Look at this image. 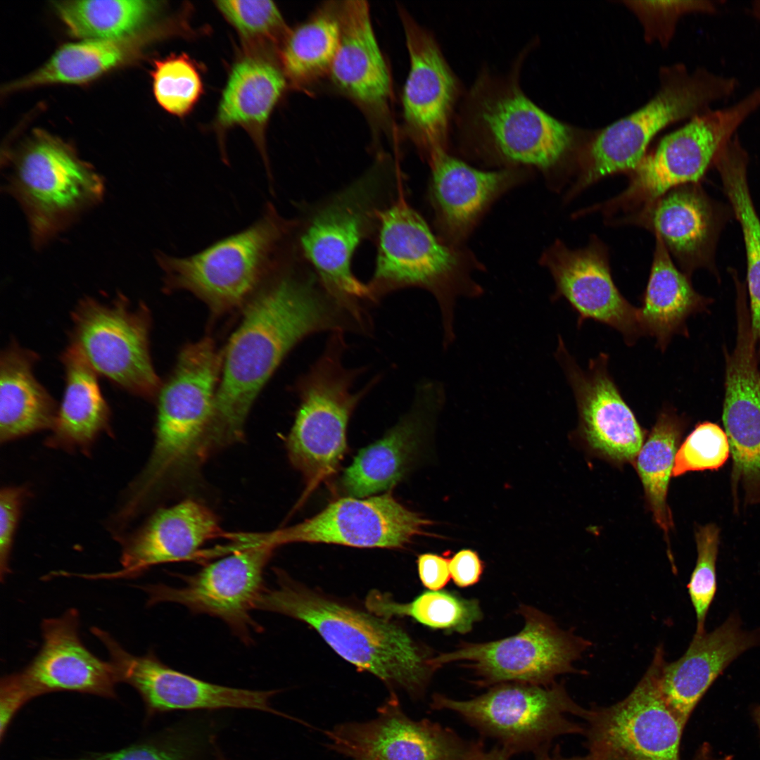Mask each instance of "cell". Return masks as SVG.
Here are the masks:
<instances>
[{"mask_svg": "<svg viewBox=\"0 0 760 760\" xmlns=\"http://www.w3.org/2000/svg\"><path fill=\"white\" fill-rule=\"evenodd\" d=\"M555 283L554 298H564L578 315V326L592 319L619 331L628 345L643 335L638 308L621 294L612 277L608 249L592 237L584 248L555 242L542 258Z\"/></svg>", "mask_w": 760, "mask_h": 760, "instance_id": "obj_23", "label": "cell"}, {"mask_svg": "<svg viewBox=\"0 0 760 760\" xmlns=\"http://www.w3.org/2000/svg\"><path fill=\"white\" fill-rule=\"evenodd\" d=\"M27 495L23 487L9 486L0 493V571L4 581L10 572L9 559L23 505Z\"/></svg>", "mask_w": 760, "mask_h": 760, "instance_id": "obj_47", "label": "cell"}, {"mask_svg": "<svg viewBox=\"0 0 760 760\" xmlns=\"http://www.w3.org/2000/svg\"><path fill=\"white\" fill-rule=\"evenodd\" d=\"M286 84L281 68L261 56H246L232 67L223 89L217 121L223 128L241 126L256 143L267 167L264 129Z\"/></svg>", "mask_w": 760, "mask_h": 760, "instance_id": "obj_33", "label": "cell"}, {"mask_svg": "<svg viewBox=\"0 0 760 760\" xmlns=\"http://www.w3.org/2000/svg\"><path fill=\"white\" fill-rule=\"evenodd\" d=\"M156 34L154 28L148 27L122 38L82 39L64 44L42 66L6 89L87 82L138 56Z\"/></svg>", "mask_w": 760, "mask_h": 760, "instance_id": "obj_34", "label": "cell"}, {"mask_svg": "<svg viewBox=\"0 0 760 760\" xmlns=\"http://www.w3.org/2000/svg\"><path fill=\"white\" fill-rule=\"evenodd\" d=\"M512 754L500 746L490 750H486L481 742L478 741L476 747L464 760H509Z\"/></svg>", "mask_w": 760, "mask_h": 760, "instance_id": "obj_50", "label": "cell"}, {"mask_svg": "<svg viewBox=\"0 0 760 760\" xmlns=\"http://www.w3.org/2000/svg\"><path fill=\"white\" fill-rule=\"evenodd\" d=\"M341 34L340 4H326L291 30L279 49L281 69L298 87L318 81L329 71Z\"/></svg>", "mask_w": 760, "mask_h": 760, "instance_id": "obj_36", "label": "cell"}, {"mask_svg": "<svg viewBox=\"0 0 760 760\" xmlns=\"http://www.w3.org/2000/svg\"><path fill=\"white\" fill-rule=\"evenodd\" d=\"M213 740L210 723L196 718L181 721L113 751L49 760H203Z\"/></svg>", "mask_w": 760, "mask_h": 760, "instance_id": "obj_40", "label": "cell"}, {"mask_svg": "<svg viewBox=\"0 0 760 760\" xmlns=\"http://www.w3.org/2000/svg\"><path fill=\"white\" fill-rule=\"evenodd\" d=\"M79 614L71 609L42 623V645L32 661L16 673L30 699L56 692L117 697L112 664L92 654L79 635Z\"/></svg>", "mask_w": 760, "mask_h": 760, "instance_id": "obj_24", "label": "cell"}, {"mask_svg": "<svg viewBox=\"0 0 760 760\" xmlns=\"http://www.w3.org/2000/svg\"><path fill=\"white\" fill-rule=\"evenodd\" d=\"M517 612L524 625L516 635L487 642H462L454 651L431 657V666L436 670L462 661L483 686L510 682L548 685L557 676L575 672L573 664L590 642L560 628L536 608L521 604Z\"/></svg>", "mask_w": 760, "mask_h": 760, "instance_id": "obj_12", "label": "cell"}, {"mask_svg": "<svg viewBox=\"0 0 760 760\" xmlns=\"http://www.w3.org/2000/svg\"><path fill=\"white\" fill-rule=\"evenodd\" d=\"M645 227L658 235L688 276L713 265L721 211L697 183L676 187L647 208L615 221Z\"/></svg>", "mask_w": 760, "mask_h": 760, "instance_id": "obj_26", "label": "cell"}, {"mask_svg": "<svg viewBox=\"0 0 760 760\" xmlns=\"http://www.w3.org/2000/svg\"><path fill=\"white\" fill-rule=\"evenodd\" d=\"M6 188L23 208L33 241L42 246L98 203L103 180L67 146L40 136L21 151Z\"/></svg>", "mask_w": 760, "mask_h": 760, "instance_id": "obj_11", "label": "cell"}, {"mask_svg": "<svg viewBox=\"0 0 760 760\" xmlns=\"http://www.w3.org/2000/svg\"><path fill=\"white\" fill-rule=\"evenodd\" d=\"M289 224L270 205L253 224L186 257L158 253L169 289L189 291L215 312L241 304L277 268Z\"/></svg>", "mask_w": 760, "mask_h": 760, "instance_id": "obj_9", "label": "cell"}, {"mask_svg": "<svg viewBox=\"0 0 760 760\" xmlns=\"http://www.w3.org/2000/svg\"><path fill=\"white\" fill-rule=\"evenodd\" d=\"M399 11L410 64L402 94L404 125L429 160L448 151L462 87L433 34L405 9Z\"/></svg>", "mask_w": 760, "mask_h": 760, "instance_id": "obj_18", "label": "cell"}, {"mask_svg": "<svg viewBox=\"0 0 760 760\" xmlns=\"http://www.w3.org/2000/svg\"><path fill=\"white\" fill-rule=\"evenodd\" d=\"M750 322L737 319L735 347L726 356L723 422L732 455L733 496L760 505V370Z\"/></svg>", "mask_w": 760, "mask_h": 760, "instance_id": "obj_22", "label": "cell"}, {"mask_svg": "<svg viewBox=\"0 0 760 760\" xmlns=\"http://www.w3.org/2000/svg\"><path fill=\"white\" fill-rule=\"evenodd\" d=\"M379 180L371 172L338 194L316 212L300 239L303 255L327 290L359 312L367 311L369 291L353 274L351 260L377 216L373 201Z\"/></svg>", "mask_w": 760, "mask_h": 760, "instance_id": "obj_16", "label": "cell"}, {"mask_svg": "<svg viewBox=\"0 0 760 760\" xmlns=\"http://www.w3.org/2000/svg\"><path fill=\"white\" fill-rule=\"evenodd\" d=\"M341 34L329 77L334 84L371 116L389 114L392 82L365 1L340 4Z\"/></svg>", "mask_w": 760, "mask_h": 760, "instance_id": "obj_28", "label": "cell"}, {"mask_svg": "<svg viewBox=\"0 0 760 760\" xmlns=\"http://www.w3.org/2000/svg\"><path fill=\"white\" fill-rule=\"evenodd\" d=\"M410 412L381 439L362 448L346 469L341 483L350 497L364 498L391 489L404 476L422 431L446 400L444 385L418 384Z\"/></svg>", "mask_w": 760, "mask_h": 760, "instance_id": "obj_27", "label": "cell"}, {"mask_svg": "<svg viewBox=\"0 0 760 760\" xmlns=\"http://www.w3.org/2000/svg\"><path fill=\"white\" fill-rule=\"evenodd\" d=\"M344 335L331 333L322 354L296 386L299 405L286 445L292 465L305 480L303 499L336 472L346 450L350 417L379 379L353 391L363 370L344 365Z\"/></svg>", "mask_w": 760, "mask_h": 760, "instance_id": "obj_6", "label": "cell"}, {"mask_svg": "<svg viewBox=\"0 0 760 760\" xmlns=\"http://www.w3.org/2000/svg\"><path fill=\"white\" fill-rule=\"evenodd\" d=\"M555 355L572 388L588 445L615 462L633 461L644 443V432L608 372V355L600 354L583 370L561 336Z\"/></svg>", "mask_w": 760, "mask_h": 760, "instance_id": "obj_21", "label": "cell"}, {"mask_svg": "<svg viewBox=\"0 0 760 760\" xmlns=\"http://www.w3.org/2000/svg\"><path fill=\"white\" fill-rule=\"evenodd\" d=\"M430 524L387 493L367 498H341L300 524L262 535L276 548L300 542L400 548L423 534Z\"/></svg>", "mask_w": 760, "mask_h": 760, "instance_id": "obj_20", "label": "cell"}, {"mask_svg": "<svg viewBox=\"0 0 760 760\" xmlns=\"http://www.w3.org/2000/svg\"><path fill=\"white\" fill-rule=\"evenodd\" d=\"M277 585L265 588L255 609L288 616L312 627L342 658L390 688L422 695L431 673L430 659L410 635L388 619L340 602L275 569Z\"/></svg>", "mask_w": 760, "mask_h": 760, "instance_id": "obj_2", "label": "cell"}, {"mask_svg": "<svg viewBox=\"0 0 760 760\" xmlns=\"http://www.w3.org/2000/svg\"><path fill=\"white\" fill-rule=\"evenodd\" d=\"M692 760H733L732 755H716L711 745L703 742L697 749Z\"/></svg>", "mask_w": 760, "mask_h": 760, "instance_id": "obj_51", "label": "cell"}, {"mask_svg": "<svg viewBox=\"0 0 760 760\" xmlns=\"http://www.w3.org/2000/svg\"><path fill=\"white\" fill-rule=\"evenodd\" d=\"M760 646V628L743 630L737 614L730 615L714 631L695 633L678 659L666 661L660 676L662 696L686 725L707 690L737 657Z\"/></svg>", "mask_w": 760, "mask_h": 760, "instance_id": "obj_29", "label": "cell"}, {"mask_svg": "<svg viewBox=\"0 0 760 760\" xmlns=\"http://www.w3.org/2000/svg\"><path fill=\"white\" fill-rule=\"evenodd\" d=\"M70 344L96 372L125 391L151 398L160 380L149 350L151 316L122 295L110 303L85 298L72 313Z\"/></svg>", "mask_w": 760, "mask_h": 760, "instance_id": "obj_14", "label": "cell"}, {"mask_svg": "<svg viewBox=\"0 0 760 760\" xmlns=\"http://www.w3.org/2000/svg\"><path fill=\"white\" fill-rule=\"evenodd\" d=\"M152 78L156 101L165 111L176 116L189 113L203 94L201 74L184 53L156 61Z\"/></svg>", "mask_w": 760, "mask_h": 760, "instance_id": "obj_42", "label": "cell"}, {"mask_svg": "<svg viewBox=\"0 0 760 760\" xmlns=\"http://www.w3.org/2000/svg\"><path fill=\"white\" fill-rule=\"evenodd\" d=\"M654 236L652 264L638 317L642 334L654 337L664 351L673 335L686 331V319L702 310L706 299L694 290L688 276L676 267L660 237Z\"/></svg>", "mask_w": 760, "mask_h": 760, "instance_id": "obj_35", "label": "cell"}, {"mask_svg": "<svg viewBox=\"0 0 760 760\" xmlns=\"http://www.w3.org/2000/svg\"><path fill=\"white\" fill-rule=\"evenodd\" d=\"M364 722L338 723L325 731L327 747L353 760H464L478 742L450 728L410 718L395 693Z\"/></svg>", "mask_w": 760, "mask_h": 760, "instance_id": "obj_19", "label": "cell"}, {"mask_svg": "<svg viewBox=\"0 0 760 760\" xmlns=\"http://www.w3.org/2000/svg\"><path fill=\"white\" fill-rule=\"evenodd\" d=\"M429 161L437 220L451 242L464 238L489 204L515 184L520 176L512 169L474 168L448 151L433 156Z\"/></svg>", "mask_w": 760, "mask_h": 760, "instance_id": "obj_30", "label": "cell"}, {"mask_svg": "<svg viewBox=\"0 0 760 760\" xmlns=\"http://www.w3.org/2000/svg\"><path fill=\"white\" fill-rule=\"evenodd\" d=\"M357 316L317 275L277 274L247 305L222 355L214 426L230 445L242 438L250 409L264 384L300 341L321 332L360 334Z\"/></svg>", "mask_w": 760, "mask_h": 760, "instance_id": "obj_1", "label": "cell"}, {"mask_svg": "<svg viewBox=\"0 0 760 760\" xmlns=\"http://www.w3.org/2000/svg\"><path fill=\"white\" fill-rule=\"evenodd\" d=\"M366 606L374 614L388 619L410 616L433 629L467 633L483 617L476 599H467L450 590H426L408 603H399L379 592H371Z\"/></svg>", "mask_w": 760, "mask_h": 760, "instance_id": "obj_39", "label": "cell"}, {"mask_svg": "<svg viewBox=\"0 0 760 760\" xmlns=\"http://www.w3.org/2000/svg\"><path fill=\"white\" fill-rule=\"evenodd\" d=\"M739 86L737 78L698 68L680 67L645 106L605 128L592 141L579 163L571 191L577 194L601 179L628 173L645 155L652 137L669 123L692 118L728 99Z\"/></svg>", "mask_w": 760, "mask_h": 760, "instance_id": "obj_7", "label": "cell"}, {"mask_svg": "<svg viewBox=\"0 0 760 760\" xmlns=\"http://www.w3.org/2000/svg\"><path fill=\"white\" fill-rule=\"evenodd\" d=\"M697 558L688 584V593L697 619V633L705 631L709 608L716 590V562L719 544V528L716 524L699 526L695 532Z\"/></svg>", "mask_w": 760, "mask_h": 760, "instance_id": "obj_44", "label": "cell"}, {"mask_svg": "<svg viewBox=\"0 0 760 760\" xmlns=\"http://www.w3.org/2000/svg\"><path fill=\"white\" fill-rule=\"evenodd\" d=\"M521 61L505 75L483 69L460 101L455 127L460 139L483 156L548 171L565 159L572 136L522 90Z\"/></svg>", "mask_w": 760, "mask_h": 760, "instance_id": "obj_4", "label": "cell"}, {"mask_svg": "<svg viewBox=\"0 0 760 760\" xmlns=\"http://www.w3.org/2000/svg\"><path fill=\"white\" fill-rule=\"evenodd\" d=\"M379 232L376 267L367 284L370 303L407 287L430 292L438 305L442 344L448 349L456 338L455 309L461 297L475 298L481 287L471 278L462 253L446 245L404 200L378 210Z\"/></svg>", "mask_w": 760, "mask_h": 760, "instance_id": "obj_5", "label": "cell"}, {"mask_svg": "<svg viewBox=\"0 0 760 760\" xmlns=\"http://www.w3.org/2000/svg\"><path fill=\"white\" fill-rule=\"evenodd\" d=\"M449 569L454 583L461 588H468L481 580L484 562L476 551L462 549L449 559Z\"/></svg>", "mask_w": 760, "mask_h": 760, "instance_id": "obj_48", "label": "cell"}, {"mask_svg": "<svg viewBox=\"0 0 760 760\" xmlns=\"http://www.w3.org/2000/svg\"><path fill=\"white\" fill-rule=\"evenodd\" d=\"M753 715H754L755 723H756L757 727H758L759 730V733H760V705L757 706L754 709Z\"/></svg>", "mask_w": 760, "mask_h": 760, "instance_id": "obj_54", "label": "cell"}, {"mask_svg": "<svg viewBox=\"0 0 760 760\" xmlns=\"http://www.w3.org/2000/svg\"><path fill=\"white\" fill-rule=\"evenodd\" d=\"M419 576L424 587L439 590L448 583L450 577L449 559L445 556L427 552L417 559Z\"/></svg>", "mask_w": 760, "mask_h": 760, "instance_id": "obj_49", "label": "cell"}, {"mask_svg": "<svg viewBox=\"0 0 760 760\" xmlns=\"http://www.w3.org/2000/svg\"><path fill=\"white\" fill-rule=\"evenodd\" d=\"M759 108V100L747 94L728 106L692 118L666 136L653 152L645 155L628 173L629 183L624 191L578 215L598 211L611 220L623 214L618 220L647 208L676 187L697 183L723 146Z\"/></svg>", "mask_w": 760, "mask_h": 760, "instance_id": "obj_8", "label": "cell"}, {"mask_svg": "<svg viewBox=\"0 0 760 760\" xmlns=\"http://www.w3.org/2000/svg\"><path fill=\"white\" fill-rule=\"evenodd\" d=\"M724 191L742 229L747 258L750 323L760 346V219L753 203L743 169H733L721 177Z\"/></svg>", "mask_w": 760, "mask_h": 760, "instance_id": "obj_41", "label": "cell"}, {"mask_svg": "<svg viewBox=\"0 0 760 760\" xmlns=\"http://www.w3.org/2000/svg\"><path fill=\"white\" fill-rule=\"evenodd\" d=\"M227 535L203 503L185 500L157 510L139 529L121 540L122 568L110 573L77 574L86 579L135 578L151 566L191 559L209 540Z\"/></svg>", "mask_w": 760, "mask_h": 760, "instance_id": "obj_25", "label": "cell"}, {"mask_svg": "<svg viewBox=\"0 0 760 760\" xmlns=\"http://www.w3.org/2000/svg\"><path fill=\"white\" fill-rule=\"evenodd\" d=\"M749 11L753 17L760 23V0L753 1Z\"/></svg>", "mask_w": 760, "mask_h": 760, "instance_id": "obj_53", "label": "cell"}, {"mask_svg": "<svg viewBox=\"0 0 760 760\" xmlns=\"http://www.w3.org/2000/svg\"><path fill=\"white\" fill-rule=\"evenodd\" d=\"M38 355L15 342L0 355V441L7 443L51 429L58 407L38 381L34 367Z\"/></svg>", "mask_w": 760, "mask_h": 760, "instance_id": "obj_32", "label": "cell"}, {"mask_svg": "<svg viewBox=\"0 0 760 760\" xmlns=\"http://www.w3.org/2000/svg\"><path fill=\"white\" fill-rule=\"evenodd\" d=\"M63 399L46 445L52 448L89 452L96 439L110 431L111 413L98 374L72 346L63 353Z\"/></svg>", "mask_w": 760, "mask_h": 760, "instance_id": "obj_31", "label": "cell"}, {"mask_svg": "<svg viewBox=\"0 0 760 760\" xmlns=\"http://www.w3.org/2000/svg\"><path fill=\"white\" fill-rule=\"evenodd\" d=\"M683 429L684 423L676 412L670 407H664L636 457V468L647 502L666 538L673 526L666 504L668 486Z\"/></svg>", "mask_w": 760, "mask_h": 760, "instance_id": "obj_38", "label": "cell"}, {"mask_svg": "<svg viewBox=\"0 0 760 760\" xmlns=\"http://www.w3.org/2000/svg\"><path fill=\"white\" fill-rule=\"evenodd\" d=\"M430 705L433 710L455 712L512 755L536 753L548 748L558 736L583 732L568 716L583 718L587 711L574 702L562 685L555 683H503L467 700L434 694Z\"/></svg>", "mask_w": 760, "mask_h": 760, "instance_id": "obj_10", "label": "cell"}, {"mask_svg": "<svg viewBox=\"0 0 760 760\" xmlns=\"http://www.w3.org/2000/svg\"><path fill=\"white\" fill-rule=\"evenodd\" d=\"M222 355L205 337L181 350L174 372L158 391L151 454L137 477L146 490L163 491L196 475L223 446L214 427Z\"/></svg>", "mask_w": 760, "mask_h": 760, "instance_id": "obj_3", "label": "cell"}, {"mask_svg": "<svg viewBox=\"0 0 760 760\" xmlns=\"http://www.w3.org/2000/svg\"><path fill=\"white\" fill-rule=\"evenodd\" d=\"M215 3L225 19L249 42H270L279 50L291 30L272 1L229 0Z\"/></svg>", "mask_w": 760, "mask_h": 760, "instance_id": "obj_43", "label": "cell"}, {"mask_svg": "<svg viewBox=\"0 0 760 760\" xmlns=\"http://www.w3.org/2000/svg\"><path fill=\"white\" fill-rule=\"evenodd\" d=\"M91 631L107 649L119 683L130 685L139 694L147 720L172 711L246 709L296 721L272 707L270 699L277 690H253L211 683L169 667L153 652L134 656L99 628Z\"/></svg>", "mask_w": 760, "mask_h": 760, "instance_id": "obj_17", "label": "cell"}, {"mask_svg": "<svg viewBox=\"0 0 760 760\" xmlns=\"http://www.w3.org/2000/svg\"><path fill=\"white\" fill-rule=\"evenodd\" d=\"M633 9L638 13L648 32L656 34L659 32L666 35L673 29L678 18L684 13H702L714 14L719 11L721 1H630Z\"/></svg>", "mask_w": 760, "mask_h": 760, "instance_id": "obj_46", "label": "cell"}, {"mask_svg": "<svg viewBox=\"0 0 760 760\" xmlns=\"http://www.w3.org/2000/svg\"><path fill=\"white\" fill-rule=\"evenodd\" d=\"M214 760H227L226 757L221 753L219 749H217L214 752Z\"/></svg>", "mask_w": 760, "mask_h": 760, "instance_id": "obj_55", "label": "cell"}, {"mask_svg": "<svg viewBox=\"0 0 760 760\" xmlns=\"http://www.w3.org/2000/svg\"><path fill=\"white\" fill-rule=\"evenodd\" d=\"M666 663L662 646L634 689L620 702L587 710L583 718L592 760H680L685 725L666 704L660 689Z\"/></svg>", "mask_w": 760, "mask_h": 760, "instance_id": "obj_13", "label": "cell"}, {"mask_svg": "<svg viewBox=\"0 0 760 760\" xmlns=\"http://www.w3.org/2000/svg\"><path fill=\"white\" fill-rule=\"evenodd\" d=\"M70 32L82 39H118L148 28L158 2L145 0H82L53 2Z\"/></svg>", "mask_w": 760, "mask_h": 760, "instance_id": "obj_37", "label": "cell"}, {"mask_svg": "<svg viewBox=\"0 0 760 760\" xmlns=\"http://www.w3.org/2000/svg\"><path fill=\"white\" fill-rule=\"evenodd\" d=\"M535 760H592L590 757L587 755L585 756H574V757H564L561 756L557 751L550 753L548 748L543 749L536 753Z\"/></svg>", "mask_w": 760, "mask_h": 760, "instance_id": "obj_52", "label": "cell"}, {"mask_svg": "<svg viewBox=\"0 0 760 760\" xmlns=\"http://www.w3.org/2000/svg\"><path fill=\"white\" fill-rule=\"evenodd\" d=\"M246 543L228 556L192 575H179L181 587L165 584L141 586L147 603L173 602L194 614L222 620L243 642H253L252 632L262 628L251 612L264 591L263 572L276 547L260 535H244Z\"/></svg>", "mask_w": 760, "mask_h": 760, "instance_id": "obj_15", "label": "cell"}, {"mask_svg": "<svg viewBox=\"0 0 760 760\" xmlns=\"http://www.w3.org/2000/svg\"><path fill=\"white\" fill-rule=\"evenodd\" d=\"M726 432L717 424L703 422L696 426L678 449L672 476L692 471L717 469L730 455Z\"/></svg>", "mask_w": 760, "mask_h": 760, "instance_id": "obj_45", "label": "cell"}]
</instances>
